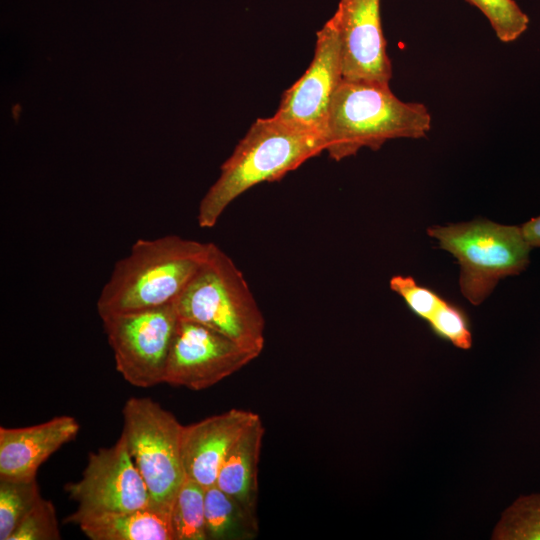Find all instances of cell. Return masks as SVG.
<instances>
[{
    "label": "cell",
    "instance_id": "cell-3",
    "mask_svg": "<svg viewBox=\"0 0 540 540\" xmlns=\"http://www.w3.org/2000/svg\"><path fill=\"white\" fill-rule=\"evenodd\" d=\"M431 120L425 105L400 100L389 85L343 78L325 126L326 151L340 161L364 147L378 150L388 140L422 138Z\"/></svg>",
    "mask_w": 540,
    "mask_h": 540
},
{
    "label": "cell",
    "instance_id": "cell-10",
    "mask_svg": "<svg viewBox=\"0 0 540 540\" xmlns=\"http://www.w3.org/2000/svg\"><path fill=\"white\" fill-rule=\"evenodd\" d=\"M343 78L342 43L333 15L317 32L309 67L283 93L274 115L290 125L324 134L333 97Z\"/></svg>",
    "mask_w": 540,
    "mask_h": 540
},
{
    "label": "cell",
    "instance_id": "cell-11",
    "mask_svg": "<svg viewBox=\"0 0 540 540\" xmlns=\"http://www.w3.org/2000/svg\"><path fill=\"white\" fill-rule=\"evenodd\" d=\"M334 16L342 43L344 79L389 85L392 65L382 30L380 0H339Z\"/></svg>",
    "mask_w": 540,
    "mask_h": 540
},
{
    "label": "cell",
    "instance_id": "cell-2",
    "mask_svg": "<svg viewBox=\"0 0 540 540\" xmlns=\"http://www.w3.org/2000/svg\"><path fill=\"white\" fill-rule=\"evenodd\" d=\"M212 243L177 235L138 239L118 260L97 300L100 318L173 303L207 259Z\"/></svg>",
    "mask_w": 540,
    "mask_h": 540
},
{
    "label": "cell",
    "instance_id": "cell-23",
    "mask_svg": "<svg viewBox=\"0 0 540 540\" xmlns=\"http://www.w3.org/2000/svg\"><path fill=\"white\" fill-rule=\"evenodd\" d=\"M389 285L392 291L402 297L410 311L426 322L444 300L434 290L419 285L411 276H393Z\"/></svg>",
    "mask_w": 540,
    "mask_h": 540
},
{
    "label": "cell",
    "instance_id": "cell-1",
    "mask_svg": "<svg viewBox=\"0 0 540 540\" xmlns=\"http://www.w3.org/2000/svg\"><path fill=\"white\" fill-rule=\"evenodd\" d=\"M322 151H326L324 134L290 125L275 115L258 118L222 164L220 176L202 198L198 225L214 227L241 194L257 184L281 179Z\"/></svg>",
    "mask_w": 540,
    "mask_h": 540
},
{
    "label": "cell",
    "instance_id": "cell-20",
    "mask_svg": "<svg viewBox=\"0 0 540 540\" xmlns=\"http://www.w3.org/2000/svg\"><path fill=\"white\" fill-rule=\"evenodd\" d=\"M467 1L485 15L501 42L516 40L528 28L529 18L514 0Z\"/></svg>",
    "mask_w": 540,
    "mask_h": 540
},
{
    "label": "cell",
    "instance_id": "cell-21",
    "mask_svg": "<svg viewBox=\"0 0 540 540\" xmlns=\"http://www.w3.org/2000/svg\"><path fill=\"white\" fill-rule=\"evenodd\" d=\"M427 323L436 336L455 347L463 350L472 347L470 322L458 305L444 299Z\"/></svg>",
    "mask_w": 540,
    "mask_h": 540
},
{
    "label": "cell",
    "instance_id": "cell-24",
    "mask_svg": "<svg viewBox=\"0 0 540 540\" xmlns=\"http://www.w3.org/2000/svg\"><path fill=\"white\" fill-rule=\"evenodd\" d=\"M520 227L529 246L540 247V215L523 223Z\"/></svg>",
    "mask_w": 540,
    "mask_h": 540
},
{
    "label": "cell",
    "instance_id": "cell-9",
    "mask_svg": "<svg viewBox=\"0 0 540 540\" xmlns=\"http://www.w3.org/2000/svg\"><path fill=\"white\" fill-rule=\"evenodd\" d=\"M258 356L210 327L179 319L164 383L203 390L231 376Z\"/></svg>",
    "mask_w": 540,
    "mask_h": 540
},
{
    "label": "cell",
    "instance_id": "cell-17",
    "mask_svg": "<svg viewBox=\"0 0 540 540\" xmlns=\"http://www.w3.org/2000/svg\"><path fill=\"white\" fill-rule=\"evenodd\" d=\"M175 540H207L205 488L186 477L170 508Z\"/></svg>",
    "mask_w": 540,
    "mask_h": 540
},
{
    "label": "cell",
    "instance_id": "cell-12",
    "mask_svg": "<svg viewBox=\"0 0 540 540\" xmlns=\"http://www.w3.org/2000/svg\"><path fill=\"white\" fill-rule=\"evenodd\" d=\"M257 414L231 409L183 425L181 453L186 477L204 488L215 485L231 447Z\"/></svg>",
    "mask_w": 540,
    "mask_h": 540
},
{
    "label": "cell",
    "instance_id": "cell-18",
    "mask_svg": "<svg viewBox=\"0 0 540 540\" xmlns=\"http://www.w3.org/2000/svg\"><path fill=\"white\" fill-rule=\"evenodd\" d=\"M41 497L36 479H0V540H9Z\"/></svg>",
    "mask_w": 540,
    "mask_h": 540
},
{
    "label": "cell",
    "instance_id": "cell-15",
    "mask_svg": "<svg viewBox=\"0 0 540 540\" xmlns=\"http://www.w3.org/2000/svg\"><path fill=\"white\" fill-rule=\"evenodd\" d=\"M73 524L91 540H175L170 513L153 506L85 516Z\"/></svg>",
    "mask_w": 540,
    "mask_h": 540
},
{
    "label": "cell",
    "instance_id": "cell-19",
    "mask_svg": "<svg viewBox=\"0 0 540 540\" xmlns=\"http://www.w3.org/2000/svg\"><path fill=\"white\" fill-rule=\"evenodd\" d=\"M492 539L540 540V494L521 496L502 514Z\"/></svg>",
    "mask_w": 540,
    "mask_h": 540
},
{
    "label": "cell",
    "instance_id": "cell-14",
    "mask_svg": "<svg viewBox=\"0 0 540 540\" xmlns=\"http://www.w3.org/2000/svg\"><path fill=\"white\" fill-rule=\"evenodd\" d=\"M264 432V425L257 414L231 447L215 484L253 514H256L258 463Z\"/></svg>",
    "mask_w": 540,
    "mask_h": 540
},
{
    "label": "cell",
    "instance_id": "cell-4",
    "mask_svg": "<svg viewBox=\"0 0 540 540\" xmlns=\"http://www.w3.org/2000/svg\"><path fill=\"white\" fill-rule=\"evenodd\" d=\"M173 304L179 319L203 324L261 354L265 344L262 312L242 272L214 243Z\"/></svg>",
    "mask_w": 540,
    "mask_h": 540
},
{
    "label": "cell",
    "instance_id": "cell-22",
    "mask_svg": "<svg viewBox=\"0 0 540 540\" xmlns=\"http://www.w3.org/2000/svg\"><path fill=\"white\" fill-rule=\"evenodd\" d=\"M61 533L56 511L42 496L21 520L9 540H59Z\"/></svg>",
    "mask_w": 540,
    "mask_h": 540
},
{
    "label": "cell",
    "instance_id": "cell-8",
    "mask_svg": "<svg viewBox=\"0 0 540 540\" xmlns=\"http://www.w3.org/2000/svg\"><path fill=\"white\" fill-rule=\"evenodd\" d=\"M65 490L78 503L66 523L90 515L152 506L147 486L122 436L111 447L90 453L81 478L66 485Z\"/></svg>",
    "mask_w": 540,
    "mask_h": 540
},
{
    "label": "cell",
    "instance_id": "cell-7",
    "mask_svg": "<svg viewBox=\"0 0 540 540\" xmlns=\"http://www.w3.org/2000/svg\"><path fill=\"white\" fill-rule=\"evenodd\" d=\"M116 370L131 385L164 383L179 317L173 303L101 318Z\"/></svg>",
    "mask_w": 540,
    "mask_h": 540
},
{
    "label": "cell",
    "instance_id": "cell-13",
    "mask_svg": "<svg viewBox=\"0 0 540 540\" xmlns=\"http://www.w3.org/2000/svg\"><path fill=\"white\" fill-rule=\"evenodd\" d=\"M80 425L61 415L27 427H0V479H36L39 467L78 434Z\"/></svg>",
    "mask_w": 540,
    "mask_h": 540
},
{
    "label": "cell",
    "instance_id": "cell-5",
    "mask_svg": "<svg viewBox=\"0 0 540 540\" xmlns=\"http://www.w3.org/2000/svg\"><path fill=\"white\" fill-rule=\"evenodd\" d=\"M427 233L460 265L462 295L480 305L498 282L518 275L529 265L532 249L520 226L477 219L447 226H431Z\"/></svg>",
    "mask_w": 540,
    "mask_h": 540
},
{
    "label": "cell",
    "instance_id": "cell-6",
    "mask_svg": "<svg viewBox=\"0 0 540 540\" xmlns=\"http://www.w3.org/2000/svg\"><path fill=\"white\" fill-rule=\"evenodd\" d=\"M122 415L121 436L147 486L152 506L170 513L186 479L181 453L183 425L148 397L129 398Z\"/></svg>",
    "mask_w": 540,
    "mask_h": 540
},
{
    "label": "cell",
    "instance_id": "cell-16",
    "mask_svg": "<svg viewBox=\"0 0 540 540\" xmlns=\"http://www.w3.org/2000/svg\"><path fill=\"white\" fill-rule=\"evenodd\" d=\"M207 540H249L258 533L256 514L217 485L205 488Z\"/></svg>",
    "mask_w": 540,
    "mask_h": 540
}]
</instances>
